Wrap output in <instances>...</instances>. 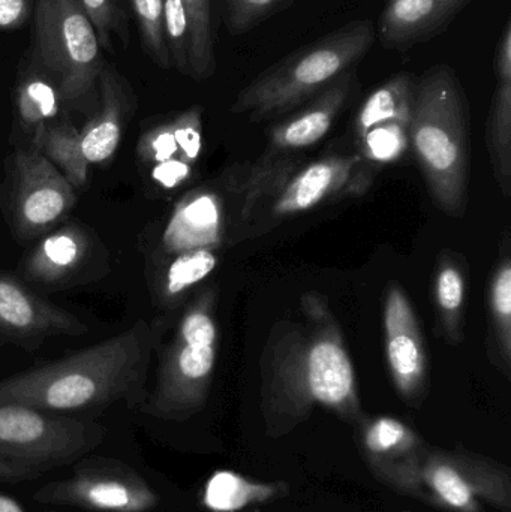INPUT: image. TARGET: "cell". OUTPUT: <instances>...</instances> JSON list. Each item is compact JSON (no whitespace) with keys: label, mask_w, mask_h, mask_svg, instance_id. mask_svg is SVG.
<instances>
[{"label":"cell","mask_w":511,"mask_h":512,"mask_svg":"<svg viewBox=\"0 0 511 512\" xmlns=\"http://www.w3.org/2000/svg\"><path fill=\"white\" fill-rule=\"evenodd\" d=\"M473 0H387L375 38L386 50H411L443 35Z\"/></svg>","instance_id":"obj_15"},{"label":"cell","mask_w":511,"mask_h":512,"mask_svg":"<svg viewBox=\"0 0 511 512\" xmlns=\"http://www.w3.org/2000/svg\"><path fill=\"white\" fill-rule=\"evenodd\" d=\"M366 161L389 164L398 161L410 146L408 126L402 123H383L369 129L359 140Z\"/></svg>","instance_id":"obj_31"},{"label":"cell","mask_w":511,"mask_h":512,"mask_svg":"<svg viewBox=\"0 0 511 512\" xmlns=\"http://www.w3.org/2000/svg\"><path fill=\"white\" fill-rule=\"evenodd\" d=\"M425 445L416 430L393 417L360 421V447L375 478L416 453Z\"/></svg>","instance_id":"obj_19"},{"label":"cell","mask_w":511,"mask_h":512,"mask_svg":"<svg viewBox=\"0 0 511 512\" xmlns=\"http://www.w3.org/2000/svg\"><path fill=\"white\" fill-rule=\"evenodd\" d=\"M104 435L95 421L17 403L0 405V459L9 462L38 469L65 465L98 447Z\"/></svg>","instance_id":"obj_8"},{"label":"cell","mask_w":511,"mask_h":512,"mask_svg":"<svg viewBox=\"0 0 511 512\" xmlns=\"http://www.w3.org/2000/svg\"><path fill=\"white\" fill-rule=\"evenodd\" d=\"M62 96L50 78L39 74L27 75L15 95V111L21 128L30 132V143L42 134L50 123L56 122L62 111Z\"/></svg>","instance_id":"obj_23"},{"label":"cell","mask_w":511,"mask_h":512,"mask_svg":"<svg viewBox=\"0 0 511 512\" xmlns=\"http://www.w3.org/2000/svg\"><path fill=\"white\" fill-rule=\"evenodd\" d=\"M30 147L39 150L66 177L72 188H84L89 182L90 164L81 147L80 131L68 120L50 123Z\"/></svg>","instance_id":"obj_22"},{"label":"cell","mask_w":511,"mask_h":512,"mask_svg":"<svg viewBox=\"0 0 511 512\" xmlns=\"http://www.w3.org/2000/svg\"><path fill=\"white\" fill-rule=\"evenodd\" d=\"M209 291L186 310L161 358L158 381L143 405L144 414L161 420H188L206 405L216 363L218 330Z\"/></svg>","instance_id":"obj_6"},{"label":"cell","mask_w":511,"mask_h":512,"mask_svg":"<svg viewBox=\"0 0 511 512\" xmlns=\"http://www.w3.org/2000/svg\"><path fill=\"white\" fill-rule=\"evenodd\" d=\"M359 87L357 69H353L303 104L302 108L291 111L270 129L269 144L261 161L270 162L282 153L305 149L323 140Z\"/></svg>","instance_id":"obj_14"},{"label":"cell","mask_w":511,"mask_h":512,"mask_svg":"<svg viewBox=\"0 0 511 512\" xmlns=\"http://www.w3.org/2000/svg\"><path fill=\"white\" fill-rule=\"evenodd\" d=\"M494 74L497 83L511 81V21L507 20L501 30L494 51Z\"/></svg>","instance_id":"obj_36"},{"label":"cell","mask_w":511,"mask_h":512,"mask_svg":"<svg viewBox=\"0 0 511 512\" xmlns=\"http://www.w3.org/2000/svg\"><path fill=\"white\" fill-rule=\"evenodd\" d=\"M32 0H0V30L17 29L29 18Z\"/></svg>","instance_id":"obj_37"},{"label":"cell","mask_w":511,"mask_h":512,"mask_svg":"<svg viewBox=\"0 0 511 512\" xmlns=\"http://www.w3.org/2000/svg\"><path fill=\"white\" fill-rule=\"evenodd\" d=\"M435 298L440 310L441 325L450 343L461 340L462 307L465 300V280L461 268L449 258L441 262L435 279Z\"/></svg>","instance_id":"obj_27"},{"label":"cell","mask_w":511,"mask_h":512,"mask_svg":"<svg viewBox=\"0 0 511 512\" xmlns=\"http://www.w3.org/2000/svg\"><path fill=\"white\" fill-rule=\"evenodd\" d=\"M192 176V164L182 159H170V161L158 162L152 165L150 179L165 191L179 188L183 183L188 182Z\"/></svg>","instance_id":"obj_35"},{"label":"cell","mask_w":511,"mask_h":512,"mask_svg":"<svg viewBox=\"0 0 511 512\" xmlns=\"http://www.w3.org/2000/svg\"><path fill=\"white\" fill-rule=\"evenodd\" d=\"M375 39L371 20L350 21L260 72L240 90L231 111L246 114L251 122L290 114L359 68Z\"/></svg>","instance_id":"obj_4"},{"label":"cell","mask_w":511,"mask_h":512,"mask_svg":"<svg viewBox=\"0 0 511 512\" xmlns=\"http://www.w3.org/2000/svg\"><path fill=\"white\" fill-rule=\"evenodd\" d=\"M137 156L141 162L150 165L170 161V159H180L173 119L161 123V125L153 126L141 135L140 140H138Z\"/></svg>","instance_id":"obj_34"},{"label":"cell","mask_w":511,"mask_h":512,"mask_svg":"<svg viewBox=\"0 0 511 512\" xmlns=\"http://www.w3.org/2000/svg\"><path fill=\"white\" fill-rule=\"evenodd\" d=\"M41 475V469L24 463L0 459V483H21Z\"/></svg>","instance_id":"obj_38"},{"label":"cell","mask_w":511,"mask_h":512,"mask_svg":"<svg viewBox=\"0 0 511 512\" xmlns=\"http://www.w3.org/2000/svg\"><path fill=\"white\" fill-rule=\"evenodd\" d=\"M95 27L99 45L104 50L113 51V36L128 41L125 11L122 0H81Z\"/></svg>","instance_id":"obj_33"},{"label":"cell","mask_w":511,"mask_h":512,"mask_svg":"<svg viewBox=\"0 0 511 512\" xmlns=\"http://www.w3.org/2000/svg\"><path fill=\"white\" fill-rule=\"evenodd\" d=\"M486 143L495 176L504 195H510L511 183V81L495 86L486 122Z\"/></svg>","instance_id":"obj_24"},{"label":"cell","mask_w":511,"mask_h":512,"mask_svg":"<svg viewBox=\"0 0 511 512\" xmlns=\"http://www.w3.org/2000/svg\"><path fill=\"white\" fill-rule=\"evenodd\" d=\"M164 35L171 68L189 77V21L182 0H164Z\"/></svg>","instance_id":"obj_32"},{"label":"cell","mask_w":511,"mask_h":512,"mask_svg":"<svg viewBox=\"0 0 511 512\" xmlns=\"http://www.w3.org/2000/svg\"><path fill=\"white\" fill-rule=\"evenodd\" d=\"M284 481L260 483L233 471H218L204 487L203 505L213 512H239L287 495Z\"/></svg>","instance_id":"obj_21"},{"label":"cell","mask_w":511,"mask_h":512,"mask_svg":"<svg viewBox=\"0 0 511 512\" xmlns=\"http://www.w3.org/2000/svg\"><path fill=\"white\" fill-rule=\"evenodd\" d=\"M222 204L210 191L186 195L171 213L162 234V249L176 255L195 249H209L221 242Z\"/></svg>","instance_id":"obj_18"},{"label":"cell","mask_w":511,"mask_h":512,"mask_svg":"<svg viewBox=\"0 0 511 512\" xmlns=\"http://www.w3.org/2000/svg\"><path fill=\"white\" fill-rule=\"evenodd\" d=\"M492 327L500 360L509 373L511 360V264L504 258L491 285Z\"/></svg>","instance_id":"obj_28"},{"label":"cell","mask_w":511,"mask_h":512,"mask_svg":"<svg viewBox=\"0 0 511 512\" xmlns=\"http://www.w3.org/2000/svg\"><path fill=\"white\" fill-rule=\"evenodd\" d=\"M173 256L159 280V300L167 304L206 279L218 265V258L210 249H195Z\"/></svg>","instance_id":"obj_26"},{"label":"cell","mask_w":511,"mask_h":512,"mask_svg":"<svg viewBox=\"0 0 511 512\" xmlns=\"http://www.w3.org/2000/svg\"><path fill=\"white\" fill-rule=\"evenodd\" d=\"M144 51L161 69H171L164 35V0H131Z\"/></svg>","instance_id":"obj_29"},{"label":"cell","mask_w":511,"mask_h":512,"mask_svg":"<svg viewBox=\"0 0 511 512\" xmlns=\"http://www.w3.org/2000/svg\"><path fill=\"white\" fill-rule=\"evenodd\" d=\"M302 309L305 322L278 325L261 360V412L272 438L293 432L317 406L362 421L353 363L326 301L303 295Z\"/></svg>","instance_id":"obj_1"},{"label":"cell","mask_w":511,"mask_h":512,"mask_svg":"<svg viewBox=\"0 0 511 512\" xmlns=\"http://www.w3.org/2000/svg\"><path fill=\"white\" fill-rule=\"evenodd\" d=\"M384 331L393 384L405 402L419 405L428 382V357L416 313L398 286L387 292Z\"/></svg>","instance_id":"obj_12"},{"label":"cell","mask_w":511,"mask_h":512,"mask_svg":"<svg viewBox=\"0 0 511 512\" xmlns=\"http://www.w3.org/2000/svg\"><path fill=\"white\" fill-rule=\"evenodd\" d=\"M33 60L53 81L63 104L92 98L104 68L95 27L81 0H35Z\"/></svg>","instance_id":"obj_7"},{"label":"cell","mask_w":511,"mask_h":512,"mask_svg":"<svg viewBox=\"0 0 511 512\" xmlns=\"http://www.w3.org/2000/svg\"><path fill=\"white\" fill-rule=\"evenodd\" d=\"M98 84L99 110L80 131L81 147L90 165L104 164L113 158L131 108L128 89L113 65L105 63Z\"/></svg>","instance_id":"obj_17"},{"label":"cell","mask_w":511,"mask_h":512,"mask_svg":"<svg viewBox=\"0 0 511 512\" xmlns=\"http://www.w3.org/2000/svg\"><path fill=\"white\" fill-rule=\"evenodd\" d=\"M0 512H27L21 508L14 499L8 498V496L0 495Z\"/></svg>","instance_id":"obj_39"},{"label":"cell","mask_w":511,"mask_h":512,"mask_svg":"<svg viewBox=\"0 0 511 512\" xmlns=\"http://www.w3.org/2000/svg\"><path fill=\"white\" fill-rule=\"evenodd\" d=\"M96 240L86 227L65 225L42 237L24 258L21 273L30 282L44 286L74 285L95 258Z\"/></svg>","instance_id":"obj_16"},{"label":"cell","mask_w":511,"mask_h":512,"mask_svg":"<svg viewBox=\"0 0 511 512\" xmlns=\"http://www.w3.org/2000/svg\"><path fill=\"white\" fill-rule=\"evenodd\" d=\"M222 18L228 32L242 36L279 12L287 11L297 0H221Z\"/></svg>","instance_id":"obj_30"},{"label":"cell","mask_w":511,"mask_h":512,"mask_svg":"<svg viewBox=\"0 0 511 512\" xmlns=\"http://www.w3.org/2000/svg\"><path fill=\"white\" fill-rule=\"evenodd\" d=\"M378 481L447 512H483L488 504L511 510V477L504 465L462 450L423 445Z\"/></svg>","instance_id":"obj_5"},{"label":"cell","mask_w":511,"mask_h":512,"mask_svg":"<svg viewBox=\"0 0 511 512\" xmlns=\"http://www.w3.org/2000/svg\"><path fill=\"white\" fill-rule=\"evenodd\" d=\"M416 84L417 75L399 72L372 90L354 117V134L357 141L369 129L383 123L410 125Z\"/></svg>","instance_id":"obj_20"},{"label":"cell","mask_w":511,"mask_h":512,"mask_svg":"<svg viewBox=\"0 0 511 512\" xmlns=\"http://www.w3.org/2000/svg\"><path fill=\"white\" fill-rule=\"evenodd\" d=\"M12 168L11 212L26 239L41 236L74 209L75 189L39 150L20 149Z\"/></svg>","instance_id":"obj_10"},{"label":"cell","mask_w":511,"mask_h":512,"mask_svg":"<svg viewBox=\"0 0 511 512\" xmlns=\"http://www.w3.org/2000/svg\"><path fill=\"white\" fill-rule=\"evenodd\" d=\"M164 328L138 319L128 330L62 360L0 381V405L17 403L47 412L89 411L143 400L153 354Z\"/></svg>","instance_id":"obj_2"},{"label":"cell","mask_w":511,"mask_h":512,"mask_svg":"<svg viewBox=\"0 0 511 512\" xmlns=\"http://www.w3.org/2000/svg\"><path fill=\"white\" fill-rule=\"evenodd\" d=\"M189 21V68L192 80L206 81L218 68L213 33L212 0H182Z\"/></svg>","instance_id":"obj_25"},{"label":"cell","mask_w":511,"mask_h":512,"mask_svg":"<svg viewBox=\"0 0 511 512\" xmlns=\"http://www.w3.org/2000/svg\"><path fill=\"white\" fill-rule=\"evenodd\" d=\"M33 498L101 512H147L159 504L155 490L135 469L101 459L83 463L68 480L45 484Z\"/></svg>","instance_id":"obj_9"},{"label":"cell","mask_w":511,"mask_h":512,"mask_svg":"<svg viewBox=\"0 0 511 512\" xmlns=\"http://www.w3.org/2000/svg\"><path fill=\"white\" fill-rule=\"evenodd\" d=\"M86 324L11 274L0 273V343L35 351L51 337L81 336Z\"/></svg>","instance_id":"obj_11"},{"label":"cell","mask_w":511,"mask_h":512,"mask_svg":"<svg viewBox=\"0 0 511 512\" xmlns=\"http://www.w3.org/2000/svg\"><path fill=\"white\" fill-rule=\"evenodd\" d=\"M408 138L438 209L453 218L467 210L470 114L461 80L438 63L417 77Z\"/></svg>","instance_id":"obj_3"},{"label":"cell","mask_w":511,"mask_h":512,"mask_svg":"<svg viewBox=\"0 0 511 512\" xmlns=\"http://www.w3.org/2000/svg\"><path fill=\"white\" fill-rule=\"evenodd\" d=\"M360 156H330L314 162L287 182L272 206L273 216L308 212L341 195H362L371 186L372 173Z\"/></svg>","instance_id":"obj_13"}]
</instances>
